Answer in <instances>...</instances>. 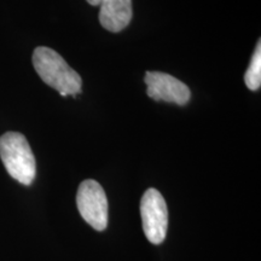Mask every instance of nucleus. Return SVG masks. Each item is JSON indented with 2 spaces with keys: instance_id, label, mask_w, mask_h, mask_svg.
I'll return each instance as SVG.
<instances>
[{
  "instance_id": "f257e3e1",
  "label": "nucleus",
  "mask_w": 261,
  "mask_h": 261,
  "mask_svg": "<svg viewBox=\"0 0 261 261\" xmlns=\"http://www.w3.org/2000/svg\"><path fill=\"white\" fill-rule=\"evenodd\" d=\"M33 65L41 80L62 97H76L81 92L83 80L58 52L50 47L39 46L33 52Z\"/></svg>"
},
{
  "instance_id": "f03ea898",
  "label": "nucleus",
  "mask_w": 261,
  "mask_h": 261,
  "mask_svg": "<svg viewBox=\"0 0 261 261\" xmlns=\"http://www.w3.org/2000/svg\"><path fill=\"white\" fill-rule=\"evenodd\" d=\"M0 159L15 180L31 185L37 175V163L27 138L18 132H6L0 137Z\"/></svg>"
},
{
  "instance_id": "7ed1b4c3",
  "label": "nucleus",
  "mask_w": 261,
  "mask_h": 261,
  "mask_svg": "<svg viewBox=\"0 0 261 261\" xmlns=\"http://www.w3.org/2000/svg\"><path fill=\"white\" fill-rule=\"evenodd\" d=\"M143 230L150 243L161 244L168 228V210L165 198L156 189L150 188L140 201Z\"/></svg>"
},
{
  "instance_id": "20e7f679",
  "label": "nucleus",
  "mask_w": 261,
  "mask_h": 261,
  "mask_svg": "<svg viewBox=\"0 0 261 261\" xmlns=\"http://www.w3.org/2000/svg\"><path fill=\"white\" fill-rule=\"evenodd\" d=\"M77 210L83 219L94 230L104 231L108 226V198L102 185L92 179L80 184L76 194Z\"/></svg>"
},
{
  "instance_id": "39448f33",
  "label": "nucleus",
  "mask_w": 261,
  "mask_h": 261,
  "mask_svg": "<svg viewBox=\"0 0 261 261\" xmlns=\"http://www.w3.org/2000/svg\"><path fill=\"white\" fill-rule=\"evenodd\" d=\"M144 83L146 94L154 100H163L178 106H187L191 91L182 81L162 71H146Z\"/></svg>"
},
{
  "instance_id": "423d86ee",
  "label": "nucleus",
  "mask_w": 261,
  "mask_h": 261,
  "mask_svg": "<svg viewBox=\"0 0 261 261\" xmlns=\"http://www.w3.org/2000/svg\"><path fill=\"white\" fill-rule=\"evenodd\" d=\"M98 6L100 24L112 33L123 31L132 19V0H102Z\"/></svg>"
},
{
  "instance_id": "0eeeda50",
  "label": "nucleus",
  "mask_w": 261,
  "mask_h": 261,
  "mask_svg": "<svg viewBox=\"0 0 261 261\" xmlns=\"http://www.w3.org/2000/svg\"><path fill=\"white\" fill-rule=\"evenodd\" d=\"M244 83L250 91H257L261 86V44L257 42V46L254 52L249 68L244 74Z\"/></svg>"
},
{
  "instance_id": "6e6552de",
  "label": "nucleus",
  "mask_w": 261,
  "mask_h": 261,
  "mask_svg": "<svg viewBox=\"0 0 261 261\" xmlns=\"http://www.w3.org/2000/svg\"><path fill=\"white\" fill-rule=\"evenodd\" d=\"M86 2L92 6H98V5H99V3L102 2V0H86Z\"/></svg>"
}]
</instances>
